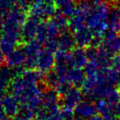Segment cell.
<instances>
[{
  "mask_svg": "<svg viewBox=\"0 0 120 120\" xmlns=\"http://www.w3.org/2000/svg\"><path fill=\"white\" fill-rule=\"evenodd\" d=\"M110 8L106 0H90L86 26L92 31L94 40L102 42L109 29Z\"/></svg>",
  "mask_w": 120,
  "mask_h": 120,
  "instance_id": "cell-1",
  "label": "cell"
},
{
  "mask_svg": "<svg viewBox=\"0 0 120 120\" xmlns=\"http://www.w3.org/2000/svg\"><path fill=\"white\" fill-rule=\"evenodd\" d=\"M24 52L26 53L25 67L28 69H34L36 68L37 59L42 49V43L38 40L33 39L26 41L23 46Z\"/></svg>",
  "mask_w": 120,
  "mask_h": 120,
  "instance_id": "cell-2",
  "label": "cell"
},
{
  "mask_svg": "<svg viewBox=\"0 0 120 120\" xmlns=\"http://www.w3.org/2000/svg\"><path fill=\"white\" fill-rule=\"evenodd\" d=\"M56 5L53 2H40L32 4L29 8V14L42 19H49L56 14Z\"/></svg>",
  "mask_w": 120,
  "mask_h": 120,
  "instance_id": "cell-3",
  "label": "cell"
},
{
  "mask_svg": "<svg viewBox=\"0 0 120 120\" xmlns=\"http://www.w3.org/2000/svg\"><path fill=\"white\" fill-rule=\"evenodd\" d=\"M82 93L79 87L71 86L67 91H65L60 98V104L63 108L75 109L77 105L82 100Z\"/></svg>",
  "mask_w": 120,
  "mask_h": 120,
  "instance_id": "cell-4",
  "label": "cell"
},
{
  "mask_svg": "<svg viewBox=\"0 0 120 120\" xmlns=\"http://www.w3.org/2000/svg\"><path fill=\"white\" fill-rule=\"evenodd\" d=\"M42 22V20L39 17H35L31 14H29L26 17L25 22L22 26V36L23 40H30L36 38L40 26Z\"/></svg>",
  "mask_w": 120,
  "mask_h": 120,
  "instance_id": "cell-5",
  "label": "cell"
},
{
  "mask_svg": "<svg viewBox=\"0 0 120 120\" xmlns=\"http://www.w3.org/2000/svg\"><path fill=\"white\" fill-rule=\"evenodd\" d=\"M55 65V53L44 48L39 54L36 68L42 73H48Z\"/></svg>",
  "mask_w": 120,
  "mask_h": 120,
  "instance_id": "cell-6",
  "label": "cell"
},
{
  "mask_svg": "<svg viewBox=\"0 0 120 120\" xmlns=\"http://www.w3.org/2000/svg\"><path fill=\"white\" fill-rule=\"evenodd\" d=\"M26 58L23 48H16L11 53L5 55L4 63L6 64V66L12 70H16L25 67Z\"/></svg>",
  "mask_w": 120,
  "mask_h": 120,
  "instance_id": "cell-7",
  "label": "cell"
},
{
  "mask_svg": "<svg viewBox=\"0 0 120 120\" xmlns=\"http://www.w3.org/2000/svg\"><path fill=\"white\" fill-rule=\"evenodd\" d=\"M100 47L105 49L109 53L113 56L120 53V35L112 32L110 30L107 31L104 35Z\"/></svg>",
  "mask_w": 120,
  "mask_h": 120,
  "instance_id": "cell-8",
  "label": "cell"
},
{
  "mask_svg": "<svg viewBox=\"0 0 120 120\" xmlns=\"http://www.w3.org/2000/svg\"><path fill=\"white\" fill-rule=\"evenodd\" d=\"M0 104L4 113L8 117H15L18 114L21 109V104L18 99L12 94L5 95L0 100Z\"/></svg>",
  "mask_w": 120,
  "mask_h": 120,
  "instance_id": "cell-9",
  "label": "cell"
},
{
  "mask_svg": "<svg viewBox=\"0 0 120 120\" xmlns=\"http://www.w3.org/2000/svg\"><path fill=\"white\" fill-rule=\"evenodd\" d=\"M75 113L79 117L85 118V119H90L93 116L96 115L98 113L96 108V104L93 102L91 100H82L77 107L75 108Z\"/></svg>",
  "mask_w": 120,
  "mask_h": 120,
  "instance_id": "cell-10",
  "label": "cell"
},
{
  "mask_svg": "<svg viewBox=\"0 0 120 120\" xmlns=\"http://www.w3.org/2000/svg\"><path fill=\"white\" fill-rule=\"evenodd\" d=\"M76 45L80 48H88L91 46L94 40V35L87 26H84L73 32Z\"/></svg>",
  "mask_w": 120,
  "mask_h": 120,
  "instance_id": "cell-11",
  "label": "cell"
},
{
  "mask_svg": "<svg viewBox=\"0 0 120 120\" xmlns=\"http://www.w3.org/2000/svg\"><path fill=\"white\" fill-rule=\"evenodd\" d=\"M14 72L9 67L0 68V100L5 95L7 90L10 88Z\"/></svg>",
  "mask_w": 120,
  "mask_h": 120,
  "instance_id": "cell-12",
  "label": "cell"
},
{
  "mask_svg": "<svg viewBox=\"0 0 120 120\" xmlns=\"http://www.w3.org/2000/svg\"><path fill=\"white\" fill-rule=\"evenodd\" d=\"M70 57H71V65L72 68H83L88 64V58L86 50L83 48L73 49L70 50Z\"/></svg>",
  "mask_w": 120,
  "mask_h": 120,
  "instance_id": "cell-13",
  "label": "cell"
},
{
  "mask_svg": "<svg viewBox=\"0 0 120 120\" xmlns=\"http://www.w3.org/2000/svg\"><path fill=\"white\" fill-rule=\"evenodd\" d=\"M65 78L67 82L72 86H82L86 78L85 71H83L82 68H72L67 72Z\"/></svg>",
  "mask_w": 120,
  "mask_h": 120,
  "instance_id": "cell-14",
  "label": "cell"
},
{
  "mask_svg": "<svg viewBox=\"0 0 120 120\" xmlns=\"http://www.w3.org/2000/svg\"><path fill=\"white\" fill-rule=\"evenodd\" d=\"M58 42L59 49L65 51H70L73 49L74 46L76 45L73 34L72 32H68L67 30L60 34L58 38Z\"/></svg>",
  "mask_w": 120,
  "mask_h": 120,
  "instance_id": "cell-15",
  "label": "cell"
},
{
  "mask_svg": "<svg viewBox=\"0 0 120 120\" xmlns=\"http://www.w3.org/2000/svg\"><path fill=\"white\" fill-rule=\"evenodd\" d=\"M109 30L120 35V4L110 10L109 17Z\"/></svg>",
  "mask_w": 120,
  "mask_h": 120,
  "instance_id": "cell-16",
  "label": "cell"
},
{
  "mask_svg": "<svg viewBox=\"0 0 120 120\" xmlns=\"http://www.w3.org/2000/svg\"><path fill=\"white\" fill-rule=\"evenodd\" d=\"M58 11L66 17H72L77 8L75 0H54Z\"/></svg>",
  "mask_w": 120,
  "mask_h": 120,
  "instance_id": "cell-17",
  "label": "cell"
},
{
  "mask_svg": "<svg viewBox=\"0 0 120 120\" xmlns=\"http://www.w3.org/2000/svg\"><path fill=\"white\" fill-rule=\"evenodd\" d=\"M13 8H15L14 0H0V8H3L9 12Z\"/></svg>",
  "mask_w": 120,
  "mask_h": 120,
  "instance_id": "cell-18",
  "label": "cell"
},
{
  "mask_svg": "<svg viewBox=\"0 0 120 120\" xmlns=\"http://www.w3.org/2000/svg\"><path fill=\"white\" fill-rule=\"evenodd\" d=\"M14 2H15V7L22 10L29 9L30 6L31 5L30 0H14Z\"/></svg>",
  "mask_w": 120,
  "mask_h": 120,
  "instance_id": "cell-19",
  "label": "cell"
},
{
  "mask_svg": "<svg viewBox=\"0 0 120 120\" xmlns=\"http://www.w3.org/2000/svg\"><path fill=\"white\" fill-rule=\"evenodd\" d=\"M8 13V11H6L3 8H0V26H2L4 24V21H5L6 17Z\"/></svg>",
  "mask_w": 120,
  "mask_h": 120,
  "instance_id": "cell-20",
  "label": "cell"
},
{
  "mask_svg": "<svg viewBox=\"0 0 120 120\" xmlns=\"http://www.w3.org/2000/svg\"><path fill=\"white\" fill-rule=\"evenodd\" d=\"M105 120H120V116L118 115H113V116H109V117H104Z\"/></svg>",
  "mask_w": 120,
  "mask_h": 120,
  "instance_id": "cell-21",
  "label": "cell"
},
{
  "mask_svg": "<svg viewBox=\"0 0 120 120\" xmlns=\"http://www.w3.org/2000/svg\"><path fill=\"white\" fill-rule=\"evenodd\" d=\"M89 120H105L104 119V117L103 116H99V115H95V116H93L92 118H90Z\"/></svg>",
  "mask_w": 120,
  "mask_h": 120,
  "instance_id": "cell-22",
  "label": "cell"
},
{
  "mask_svg": "<svg viewBox=\"0 0 120 120\" xmlns=\"http://www.w3.org/2000/svg\"><path fill=\"white\" fill-rule=\"evenodd\" d=\"M4 62V58H3V53L0 52V68L2 67V64Z\"/></svg>",
  "mask_w": 120,
  "mask_h": 120,
  "instance_id": "cell-23",
  "label": "cell"
},
{
  "mask_svg": "<svg viewBox=\"0 0 120 120\" xmlns=\"http://www.w3.org/2000/svg\"><path fill=\"white\" fill-rule=\"evenodd\" d=\"M72 120H86V119H85V118H82V117L77 116V117H76V118H73Z\"/></svg>",
  "mask_w": 120,
  "mask_h": 120,
  "instance_id": "cell-24",
  "label": "cell"
},
{
  "mask_svg": "<svg viewBox=\"0 0 120 120\" xmlns=\"http://www.w3.org/2000/svg\"><path fill=\"white\" fill-rule=\"evenodd\" d=\"M107 2H112V3H115L116 1H118V0H106Z\"/></svg>",
  "mask_w": 120,
  "mask_h": 120,
  "instance_id": "cell-25",
  "label": "cell"
},
{
  "mask_svg": "<svg viewBox=\"0 0 120 120\" xmlns=\"http://www.w3.org/2000/svg\"><path fill=\"white\" fill-rule=\"evenodd\" d=\"M118 91H119V95H120V86H118Z\"/></svg>",
  "mask_w": 120,
  "mask_h": 120,
  "instance_id": "cell-26",
  "label": "cell"
},
{
  "mask_svg": "<svg viewBox=\"0 0 120 120\" xmlns=\"http://www.w3.org/2000/svg\"><path fill=\"white\" fill-rule=\"evenodd\" d=\"M0 36H1V34H0Z\"/></svg>",
  "mask_w": 120,
  "mask_h": 120,
  "instance_id": "cell-27",
  "label": "cell"
}]
</instances>
